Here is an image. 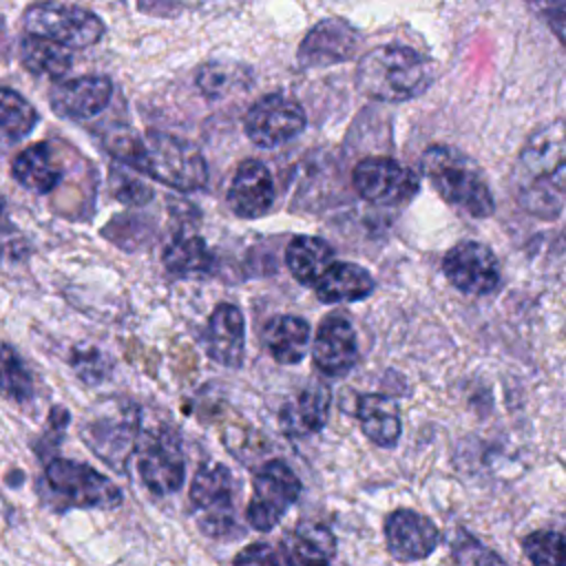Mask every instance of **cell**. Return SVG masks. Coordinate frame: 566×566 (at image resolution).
<instances>
[{
	"label": "cell",
	"mask_w": 566,
	"mask_h": 566,
	"mask_svg": "<svg viewBox=\"0 0 566 566\" xmlns=\"http://www.w3.org/2000/svg\"><path fill=\"white\" fill-rule=\"evenodd\" d=\"M513 195L533 217L555 219L566 203V122L535 128L513 168Z\"/></svg>",
	"instance_id": "6da1fadb"
},
{
	"label": "cell",
	"mask_w": 566,
	"mask_h": 566,
	"mask_svg": "<svg viewBox=\"0 0 566 566\" xmlns=\"http://www.w3.org/2000/svg\"><path fill=\"white\" fill-rule=\"evenodd\" d=\"M104 144L117 161L175 190L192 192L208 184V166L201 150L170 133H115Z\"/></svg>",
	"instance_id": "7a4b0ae2"
},
{
	"label": "cell",
	"mask_w": 566,
	"mask_h": 566,
	"mask_svg": "<svg viewBox=\"0 0 566 566\" xmlns=\"http://www.w3.org/2000/svg\"><path fill=\"white\" fill-rule=\"evenodd\" d=\"M433 82L429 57L405 44H380L365 53L356 66V86L376 102H407Z\"/></svg>",
	"instance_id": "3957f363"
},
{
	"label": "cell",
	"mask_w": 566,
	"mask_h": 566,
	"mask_svg": "<svg viewBox=\"0 0 566 566\" xmlns=\"http://www.w3.org/2000/svg\"><path fill=\"white\" fill-rule=\"evenodd\" d=\"M422 172L433 190L453 208L484 219L493 212L495 201L478 164L462 150L444 144L429 146L420 159Z\"/></svg>",
	"instance_id": "277c9868"
},
{
	"label": "cell",
	"mask_w": 566,
	"mask_h": 566,
	"mask_svg": "<svg viewBox=\"0 0 566 566\" xmlns=\"http://www.w3.org/2000/svg\"><path fill=\"white\" fill-rule=\"evenodd\" d=\"M237 480L221 462H206L197 469L190 482V509L197 526L212 539H230L241 535L237 520Z\"/></svg>",
	"instance_id": "5b68a950"
},
{
	"label": "cell",
	"mask_w": 566,
	"mask_h": 566,
	"mask_svg": "<svg viewBox=\"0 0 566 566\" xmlns=\"http://www.w3.org/2000/svg\"><path fill=\"white\" fill-rule=\"evenodd\" d=\"M44 491L46 500L57 509H115L122 504V491L111 478L97 469L53 458L44 467Z\"/></svg>",
	"instance_id": "8992f818"
},
{
	"label": "cell",
	"mask_w": 566,
	"mask_h": 566,
	"mask_svg": "<svg viewBox=\"0 0 566 566\" xmlns=\"http://www.w3.org/2000/svg\"><path fill=\"white\" fill-rule=\"evenodd\" d=\"M22 24L29 35L55 42L69 51L93 46L104 35V22L97 13L64 2L31 4L22 15Z\"/></svg>",
	"instance_id": "52a82bcc"
},
{
	"label": "cell",
	"mask_w": 566,
	"mask_h": 566,
	"mask_svg": "<svg viewBox=\"0 0 566 566\" xmlns=\"http://www.w3.org/2000/svg\"><path fill=\"white\" fill-rule=\"evenodd\" d=\"M135 453L139 480L153 495H170L184 486L186 455L172 427L155 424L142 429Z\"/></svg>",
	"instance_id": "ba28073f"
},
{
	"label": "cell",
	"mask_w": 566,
	"mask_h": 566,
	"mask_svg": "<svg viewBox=\"0 0 566 566\" xmlns=\"http://www.w3.org/2000/svg\"><path fill=\"white\" fill-rule=\"evenodd\" d=\"M142 436L139 411L130 405L104 407L95 411L82 427V438L86 447L111 469L124 471L130 455L137 451Z\"/></svg>",
	"instance_id": "9c48e42d"
},
{
	"label": "cell",
	"mask_w": 566,
	"mask_h": 566,
	"mask_svg": "<svg viewBox=\"0 0 566 566\" xmlns=\"http://www.w3.org/2000/svg\"><path fill=\"white\" fill-rule=\"evenodd\" d=\"M301 480L283 460L263 462L252 478L245 520L254 531H272L301 495Z\"/></svg>",
	"instance_id": "30bf717a"
},
{
	"label": "cell",
	"mask_w": 566,
	"mask_h": 566,
	"mask_svg": "<svg viewBox=\"0 0 566 566\" xmlns=\"http://www.w3.org/2000/svg\"><path fill=\"white\" fill-rule=\"evenodd\" d=\"M243 128L259 148H276L301 135L305 128V111L296 99L270 93L248 108Z\"/></svg>",
	"instance_id": "8fae6325"
},
{
	"label": "cell",
	"mask_w": 566,
	"mask_h": 566,
	"mask_svg": "<svg viewBox=\"0 0 566 566\" xmlns=\"http://www.w3.org/2000/svg\"><path fill=\"white\" fill-rule=\"evenodd\" d=\"M352 184L356 192L376 206L407 203L420 188L418 175L389 157H367L354 166Z\"/></svg>",
	"instance_id": "7c38bea8"
},
{
	"label": "cell",
	"mask_w": 566,
	"mask_h": 566,
	"mask_svg": "<svg viewBox=\"0 0 566 566\" xmlns=\"http://www.w3.org/2000/svg\"><path fill=\"white\" fill-rule=\"evenodd\" d=\"M449 283L471 296H484L500 287L497 256L480 241H460L442 259Z\"/></svg>",
	"instance_id": "4fadbf2b"
},
{
	"label": "cell",
	"mask_w": 566,
	"mask_h": 566,
	"mask_svg": "<svg viewBox=\"0 0 566 566\" xmlns=\"http://www.w3.org/2000/svg\"><path fill=\"white\" fill-rule=\"evenodd\" d=\"M360 35L343 18H325L314 24L298 44L296 60L303 69H323L354 57Z\"/></svg>",
	"instance_id": "5bb4252c"
},
{
	"label": "cell",
	"mask_w": 566,
	"mask_h": 566,
	"mask_svg": "<svg viewBox=\"0 0 566 566\" xmlns=\"http://www.w3.org/2000/svg\"><path fill=\"white\" fill-rule=\"evenodd\" d=\"M387 551L396 562L429 557L440 544L438 526L413 509H396L385 520Z\"/></svg>",
	"instance_id": "9a60e30c"
},
{
	"label": "cell",
	"mask_w": 566,
	"mask_h": 566,
	"mask_svg": "<svg viewBox=\"0 0 566 566\" xmlns=\"http://www.w3.org/2000/svg\"><path fill=\"white\" fill-rule=\"evenodd\" d=\"M312 360L318 371L332 378L352 371L358 360V343L347 316L329 314L321 321L312 340Z\"/></svg>",
	"instance_id": "2e32d148"
},
{
	"label": "cell",
	"mask_w": 566,
	"mask_h": 566,
	"mask_svg": "<svg viewBox=\"0 0 566 566\" xmlns=\"http://www.w3.org/2000/svg\"><path fill=\"white\" fill-rule=\"evenodd\" d=\"M113 97V84L104 75H82L57 82L49 93V104L55 115L73 122L99 115Z\"/></svg>",
	"instance_id": "e0dca14e"
},
{
	"label": "cell",
	"mask_w": 566,
	"mask_h": 566,
	"mask_svg": "<svg viewBox=\"0 0 566 566\" xmlns=\"http://www.w3.org/2000/svg\"><path fill=\"white\" fill-rule=\"evenodd\" d=\"M276 188L270 168L259 159H245L234 170L228 188V206L241 219H256L270 212Z\"/></svg>",
	"instance_id": "ac0fdd59"
},
{
	"label": "cell",
	"mask_w": 566,
	"mask_h": 566,
	"mask_svg": "<svg viewBox=\"0 0 566 566\" xmlns=\"http://www.w3.org/2000/svg\"><path fill=\"white\" fill-rule=\"evenodd\" d=\"M206 354L223 367H241L245 354V321L237 305L219 303L201 336Z\"/></svg>",
	"instance_id": "d6986e66"
},
{
	"label": "cell",
	"mask_w": 566,
	"mask_h": 566,
	"mask_svg": "<svg viewBox=\"0 0 566 566\" xmlns=\"http://www.w3.org/2000/svg\"><path fill=\"white\" fill-rule=\"evenodd\" d=\"M329 389L323 382H310L281 407V431L290 438H305L321 431L329 416Z\"/></svg>",
	"instance_id": "ffe728a7"
},
{
	"label": "cell",
	"mask_w": 566,
	"mask_h": 566,
	"mask_svg": "<svg viewBox=\"0 0 566 566\" xmlns=\"http://www.w3.org/2000/svg\"><path fill=\"white\" fill-rule=\"evenodd\" d=\"M285 566H332L336 537L321 522H301L283 537Z\"/></svg>",
	"instance_id": "44dd1931"
},
{
	"label": "cell",
	"mask_w": 566,
	"mask_h": 566,
	"mask_svg": "<svg viewBox=\"0 0 566 566\" xmlns=\"http://www.w3.org/2000/svg\"><path fill=\"white\" fill-rule=\"evenodd\" d=\"M310 323L294 314H281L265 323L263 345L268 354L281 365H296L310 349Z\"/></svg>",
	"instance_id": "7402d4cb"
},
{
	"label": "cell",
	"mask_w": 566,
	"mask_h": 566,
	"mask_svg": "<svg viewBox=\"0 0 566 566\" xmlns=\"http://www.w3.org/2000/svg\"><path fill=\"white\" fill-rule=\"evenodd\" d=\"M15 181L38 195L51 192L62 181V166L55 161L51 146L40 142L20 150L11 164Z\"/></svg>",
	"instance_id": "603a6c76"
},
{
	"label": "cell",
	"mask_w": 566,
	"mask_h": 566,
	"mask_svg": "<svg viewBox=\"0 0 566 566\" xmlns=\"http://www.w3.org/2000/svg\"><path fill=\"white\" fill-rule=\"evenodd\" d=\"M374 287L376 283L365 268L356 263L334 261V265L314 285V292L323 303H354L367 298Z\"/></svg>",
	"instance_id": "cb8c5ba5"
},
{
	"label": "cell",
	"mask_w": 566,
	"mask_h": 566,
	"mask_svg": "<svg viewBox=\"0 0 566 566\" xmlns=\"http://www.w3.org/2000/svg\"><path fill=\"white\" fill-rule=\"evenodd\" d=\"M356 418L363 433L376 447H394L400 438V416L396 402L385 394H363L356 405Z\"/></svg>",
	"instance_id": "d4e9b609"
},
{
	"label": "cell",
	"mask_w": 566,
	"mask_h": 566,
	"mask_svg": "<svg viewBox=\"0 0 566 566\" xmlns=\"http://www.w3.org/2000/svg\"><path fill=\"white\" fill-rule=\"evenodd\" d=\"M285 265L303 285H316L334 265V250L327 241L310 234H298L285 250Z\"/></svg>",
	"instance_id": "484cf974"
},
{
	"label": "cell",
	"mask_w": 566,
	"mask_h": 566,
	"mask_svg": "<svg viewBox=\"0 0 566 566\" xmlns=\"http://www.w3.org/2000/svg\"><path fill=\"white\" fill-rule=\"evenodd\" d=\"M18 55H20V64L29 73L40 75V77L57 80V77L66 75L73 66V55L69 49H64L55 42L42 40V38H33V35L22 38Z\"/></svg>",
	"instance_id": "4316f807"
},
{
	"label": "cell",
	"mask_w": 566,
	"mask_h": 566,
	"mask_svg": "<svg viewBox=\"0 0 566 566\" xmlns=\"http://www.w3.org/2000/svg\"><path fill=\"white\" fill-rule=\"evenodd\" d=\"M164 268L172 276H195V274H208L212 270V252L208 250L206 241L201 237L192 234H179L175 237L164 254H161Z\"/></svg>",
	"instance_id": "83f0119b"
},
{
	"label": "cell",
	"mask_w": 566,
	"mask_h": 566,
	"mask_svg": "<svg viewBox=\"0 0 566 566\" xmlns=\"http://www.w3.org/2000/svg\"><path fill=\"white\" fill-rule=\"evenodd\" d=\"M38 124V111L18 91L0 86V144L22 142Z\"/></svg>",
	"instance_id": "f1b7e54d"
},
{
	"label": "cell",
	"mask_w": 566,
	"mask_h": 566,
	"mask_svg": "<svg viewBox=\"0 0 566 566\" xmlns=\"http://www.w3.org/2000/svg\"><path fill=\"white\" fill-rule=\"evenodd\" d=\"M0 394L18 405H27L33 398V378L20 354L0 345Z\"/></svg>",
	"instance_id": "f546056e"
},
{
	"label": "cell",
	"mask_w": 566,
	"mask_h": 566,
	"mask_svg": "<svg viewBox=\"0 0 566 566\" xmlns=\"http://www.w3.org/2000/svg\"><path fill=\"white\" fill-rule=\"evenodd\" d=\"M522 551L531 566H566V535L557 531H533L524 535Z\"/></svg>",
	"instance_id": "4dcf8cb0"
},
{
	"label": "cell",
	"mask_w": 566,
	"mask_h": 566,
	"mask_svg": "<svg viewBox=\"0 0 566 566\" xmlns=\"http://www.w3.org/2000/svg\"><path fill=\"white\" fill-rule=\"evenodd\" d=\"M243 75L245 71H241L237 64L208 62L197 71L195 80L201 95H206L208 99H221L241 86Z\"/></svg>",
	"instance_id": "1f68e13d"
},
{
	"label": "cell",
	"mask_w": 566,
	"mask_h": 566,
	"mask_svg": "<svg viewBox=\"0 0 566 566\" xmlns=\"http://www.w3.org/2000/svg\"><path fill=\"white\" fill-rule=\"evenodd\" d=\"M449 548L455 566H509L500 553L482 544L464 528H455Z\"/></svg>",
	"instance_id": "d6a6232c"
},
{
	"label": "cell",
	"mask_w": 566,
	"mask_h": 566,
	"mask_svg": "<svg viewBox=\"0 0 566 566\" xmlns=\"http://www.w3.org/2000/svg\"><path fill=\"white\" fill-rule=\"evenodd\" d=\"M111 190H113V197L124 206H144L155 195L139 177H133L122 168L111 170Z\"/></svg>",
	"instance_id": "836d02e7"
},
{
	"label": "cell",
	"mask_w": 566,
	"mask_h": 566,
	"mask_svg": "<svg viewBox=\"0 0 566 566\" xmlns=\"http://www.w3.org/2000/svg\"><path fill=\"white\" fill-rule=\"evenodd\" d=\"M71 365L75 374L88 385H99L111 376V360L99 349H75Z\"/></svg>",
	"instance_id": "e575fe53"
},
{
	"label": "cell",
	"mask_w": 566,
	"mask_h": 566,
	"mask_svg": "<svg viewBox=\"0 0 566 566\" xmlns=\"http://www.w3.org/2000/svg\"><path fill=\"white\" fill-rule=\"evenodd\" d=\"M232 566H283V564L279 553L270 544L252 542L234 555Z\"/></svg>",
	"instance_id": "d590c367"
},
{
	"label": "cell",
	"mask_w": 566,
	"mask_h": 566,
	"mask_svg": "<svg viewBox=\"0 0 566 566\" xmlns=\"http://www.w3.org/2000/svg\"><path fill=\"white\" fill-rule=\"evenodd\" d=\"M544 18L551 27V31L559 38V42L566 46V2H555L544 9Z\"/></svg>",
	"instance_id": "8d00e7d4"
},
{
	"label": "cell",
	"mask_w": 566,
	"mask_h": 566,
	"mask_svg": "<svg viewBox=\"0 0 566 566\" xmlns=\"http://www.w3.org/2000/svg\"><path fill=\"white\" fill-rule=\"evenodd\" d=\"M4 221V199L0 197V223Z\"/></svg>",
	"instance_id": "74e56055"
},
{
	"label": "cell",
	"mask_w": 566,
	"mask_h": 566,
	"mask_svg": "<svg viewBox=\"0 0 566 566\" xmlns=\"http://www.w3.org/2000/svg\"><path fill=\"white\" fill-rule=\"evenodd\" d=\"M0 513H7V504H4L2 497H0Z\"/></svg>",
	"instance_id": "f35d334b"
},
{
	"label": "cell",
	"mask_w": 566,
	"mask_h": 566,
	"mask_svg": "<svg viewBox=\"0 0 566 566\" xmlns=\"http://www.w3.org/2000/svg\"><path fill=\"white\" fill-rule=\"evenodd\" d=\"M0 31H2V18H0Z\"/></svg>",
	"instance_id": "ab89813d"
}]
</instances>
